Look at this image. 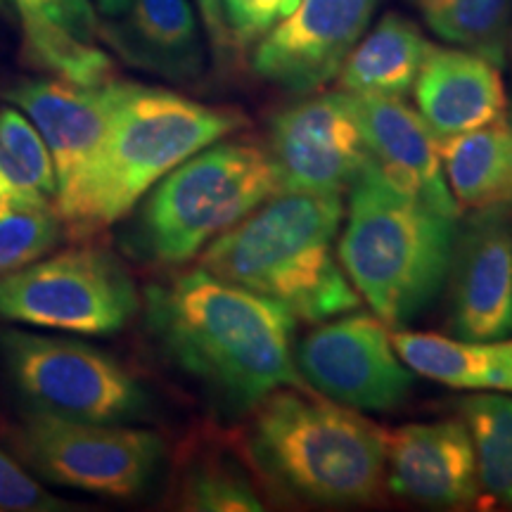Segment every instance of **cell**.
Returning <instances> with one entry per match:
<instances>
[{"label": "cell", "instance_id": "cell-1", "mask_svg": "<svg viewBox=\"0 0 512 512\" xmlns=\"http://www.w3.org/2000/svg\"><path fill=\"white\" fill-rule=\"evenodd\" d=\"M145 323L169 361L223 411L252 413L275 389L304 387L294 363V313L204 268L150 287Z\"/></svg>", "mask_w": 512, "mask_h": 512}, {"label": "cell", "instance_id": "cell-2", "mask_svg": "<svg viewBox=\"0 0 512 512\" xmlns=\"http://www.w3.org/2000/svg\"><path fill=\"white\" fill-rule=\"evenodd\" d=\"M342 216V195L280 192L211 240L200 268L325 323L361 304L335 252Z\"/></svg>", "mask_w": 512, "mask_h": 512}, {"label": "cell", "instance_id": "cell-3", "mask_svg": "<svg viewBox=\"0 0 512 512\" xmlns=\"http://www.w3.org/2000/svg\"><path fill=\"white\" fill-rule=\"evenodd\" d=\"M245 124L238 110L114 79L107 136L76 190L57 204V214L83 233L112 226L185 159Z\"/></svg>", "mask_w": 512, "mask_h": 512}, {"label": "cell", "instance_id": "cell-4", "mask_svg": "<svg viewBox=\"0 0 512 512\" xmlns=\"http://www.w3.org/2000/svg\"><path fill=\"white\" fill-rule=\"evenodd\" d=\"M456 233L458 216L418 200L368 157L349 188L337 259L375 316L401 328L444 287Z\"/></svg>", "mask_w": 512, "mask_h": 512}, {"label": "cell", "instance_id": "cell-5", "mask_svg": "<svg viewBox=\"0 0 512 512\" xmlns=\"http://www.w3.org/2000/svg\"><path fill=\"white\" fill-rule=\"evenodd\" d=\"M247 453L285 494L320 505H363L384 489V432L337 401L275 389L252 411Z\"/></svg>", "mask_w": 512, "mask_h": 512}, {"label": "cell", "instance_id": "cell-6", "mask_svg": "<svg viewBox=\"0 0 512 512\" xmlns=\"http://www.w3.org/2000/svg\"><path fill=\"white\" fill-rule=\"evenodd\" d=\"M280 192L266 147L216 140L147 192L133 242L147 259L183 264Z\"/></svg>", "mask_w": 512, "mask_h": 512}, {"label": "cell", "instance_id": "cell-7", "mask_svg": "<svg viewBox=\"0 0 512 512\" xmlns=\"http://www.w3.org/2000/svg\"><path fill=\"white\" fill-rule=\"evenodd\" d=\"M138 306L131 275L105 249H69L0 275V320L38 330L114 335Z\"/></svg>", "mask_w": 512, "mask_h": 512}, {"label": "cell", "instance_id": "cell-8", "mask_svg": "<svg viewBox=\"0 0 512 512\" xmlns=\"http://www.w3.org/2000/svg\"><path fill=\"white\" fill-rule=\"evenodd\" d=\"M0 349L31 411L91 422H128L147 413L140 382L100 349L24 330H5Z\"/></svg>", "mask_w": 512, "mask_h": 512}, {"label": "cell", "instance_id": "cell-9", "mask_svg": "<svg viewBox=\"0 0 512 512\" xmlns=\"http://www.w3.org/2000/svg\"><path fill=\"white\" fill-rule=\"evenodd\" d=\"M19 444L48 482L107 498L143 494L164 456L155 432L38 411L24 420Z\"/></svg>", "mask_w": 512, "mask_h": 512}, {"label": "cell", "instance_id": "cell-10", "mask_svg": "<svg viewBox=\"0 0 512 512\" xmlns=\"http://www.w3.org/2000/svg\"><path fill=\"white\" fill-rule=\"evenodd\" d=\"M294 363L309 387L349 408L392 411L413 389V370L396 354L387 323L368 313L320 325L294 349Z\"/></svg>", "mask_w": 512, "mask_h": 512}, {"label": "cell", "instance_id": "cell-11", "mask_svg": "<svg viewBox=\"0 0 512 512\" xmlns=\"http://www.w3.org/2000/svg\"><path fill=\"white\" fill-rule=\"evenodd\" d=\"M266 152L283 192L342 195L370 157L354 95L323 93L280 110Z\"/></svg>", "mask_w": 512, "mask_h": 512}, {"label": "cell", "instance_id": "cell-12", "mask_svg": "<svg viewBox=\"0 0 512 512\" xmlns=\"http://www.w3.org/2000/svg\"><path fill=\"white\" fill-rule=\"evenodd\" d=\"M448 266V328L460 339L512 335V207L470 209Z\"/></svg>", "mask_w": 512, "mask_h": 512}, {"label": "cell", "instance_id": "cell-13", "mask_svg": "<svg viewBox=\"0 0 512 512\" xmlns=\"http://www.w3.org/2000/svg\"><path fill=\"white\" fill-rule=\"evenodd\" d=\"M380 0H299L297 10L256 43L254 72L309 95L335 79L370 27Z\"/></svg>", "mask_w": 512, "mask_h": 512}, {"label": "cell", "instance_id": "cell-14", "mask_svg": "<svg viewBox=\"0 0 512 512\" xmlns=\"http://www.w3.org/2000/svg\"><path fill=\"white\" fill-rule=\"evenodd\" d=\"M8 105L27 117L55 166V209L81 183L107 136L114 107V79L102 86H79L62 79H19L3 91Z\"/></svg>", "mask_w": 512, "mask_h": 512}, {"label": "cell", "instance_id": "cell-15", "mask_svg": "<svg viewBox=\"0 0 512 512\" xmlns=\"http://www.w3.org/2000/svg\"><path fill=\"white\" fill-rule=\"evenodd\" d=\"M384 484L399 498L430 508L477 503L482 489L465 422H411L384 432Z\"/></svg>", "mask_w": 512, "mask_h": 512}, {"label": "cell", "instance_id": "cell-16", "mask_svg": "<svg viewBox=\"0 0 512 512\" xmlns=\"http://www.w3.org/2000/svg\"><path fill=\"white\" fill-rule=\"evenodd\" d=\"M498 64L467 48L434 46L413 83L418 114L444 140L508 119Z\"/></svg>", "mask_w": 512, "mask_h": 512}, {"label": "cell", "instance_id": "cell-17", "mask_svg": "<svg viewBox=\"0 0 512 512\" xmlns=\"http://www.w3.org/2000/svg\"><path fill=\"white\" fill-rule=\"evenodd\" d=\"M370 157L401 188L448 216H460L448 188L439 143L430 126L401 98L354 95Z\"/></svg>", "mask_w": 512, "mask_h": 512}, {"label": "cell", "instance_id": "cell-18", "mask_svg": "<svg viewBox=\"0 0 512 512\" xmlns=\"http://www.w3.org/2000/svg\"><path fill=\"white\" fill-rule=\"evenodd\" d=\"M100 36L133 67L169 81H190L204 69L202 31L190 0H131L121 17L100 24Z\"/></svg>", "mask_w": 512, "mask_h": 512}, {"label": "cell", "instance_id": "cell-19", "mask_svg": "<svg viewBox=\"0 0 512 512\" xmlns=\"http://www.w3.org/2000/svg\"><path fill=\"white\" fill-rule=\"evenodd\" d=\"M434 46L420 27L399 12H387L351 48L337 72L339 91L375 98H403L413 91Z\"/></svg>", "mask_w": 512, "mask_h": 512}, {"label": "cell", "instance_id": "cell-20", "mask_svg": "<svg viewBox=\"0 0 512 512\" xmlns=\"http://www.w3.org/2000/svg\"><path fill=\"white\" fill-rule=\"evenodd\" d=\"M396 354L413 373L451 389L512 394V342L394 332Z\"/></svg>", "mask_w": 512, "mask_h": 512}, {"label": "cell", "instance_id": "cell-21", "mask_svg": "<svg viewBox=\"0 0 512 512\" xmlns=\"http://www.w3.org/2000/svg\"><path fill=\"white\" fill-rule=\"evenodd\" d=\"M439 143V157L453 200L465 209L512 200L510 117Z\"/></svg>", "mask_w": 512, "mask_h": 512}, {"label": "cell", "instance_id": "cell-22", "mask_svg": "<svg viewBox=\"0 0 512 512\" xmlns=\"http://www.w3.org/2000/svg\"><path fill=\"white\" fill-rule=\"evenodd\" d=\"M55 166L36 126L17 107L0 110V207L55 204Z\"/></svg>", "mask_w": 512, "mask_h": 512}, {"label": "cell", "instance_id": "cell-23", "mask_svg": "<svg viewBox=\"0 0 512 512\" xmlns=\"http://www.w3.org/2000/svg\"><path fill=\"white\" fill-rule=\"evenodd\" d=\"M434 34L484 55L498 67L512 38V0H413Z\"/></svg>", "mask_w": 512, "mask_h": 512}, {"label": "cell", "instance_id": "cell-24", "mask_svg": "<svg viewBox=\"0 0 512 512\" xmlns=\"http://www.w3.org/2000/svg\"><path fill=\"white\" fill-rule=\"evenodd\" d=\"M458 411L475 446L479 489L512 505V399L503 394L467 396Z\"/></svg>", "mask_w": 512, "mask_h": 512}, {"label": "cell", "instance_id": "cell-25", "mask_svg": "<svg viewBox=\"0 0 512 512\" xmlns=\"http://www.w3.org/2000/svg\"><path fill=\"white\" fill-rule=\"evenodd\" d=\"M55 204H8L0 207V275L46 256L60 240Z\"/></svg>", "mask_w": 512, "mask_h": 512}, {"label": "cell", "instance_id": "cell-26", "mask_svg": "<svg viewBox=\"0 0 512 512\" xmlns=\"http://www.w3.org/2000/svg\"><path fill=\"white\" fill-rule=\"evenodd\" d=\"M181 508L197 512L264 510L252 479L238 465L209 460L192 467L181 486Z\"/></svg>", "mask_w": 512, "mask_h": 512}, {"label": "cell", "instance_id": "cell-27", "mask_svg": "<svg viewBox=\"0 0 512 512\" xmlns=\"http://www.w3.org/2000/svg\"><path fill=\"white\" fill-rule=\"evenodd\" d=\"M19 12L22 31L57 29L79 41L95 43L100 19L93 0H12Z\"/></svg>", "mask_w": 512, "mask_h": 512}, {"label": "cell", "instance_id": "cell-28", "mask_svg": "<svg viewBox=\"0 0 512 512\" xmlns=\"http://www.w3.org/2000/svg\"><path fill=\"white\" fill-rule=\"evenodd\" d=\"M299 0H221L223 19L238 48L256 46L297 10Z\"/></svg>", "mask_w": 512, "mask_h": 512}, {"label": "cell", "instance_id": "cell-29", "mask_svg": "<svg viewBox=\"0 0 512 512\" xmlns=\"http://www.w3.org/2000/svg\"><path fill=\"white\" fill-rule=\"evenodd\" d=\"M62 503L34 477L0 451V512H53Z\"/></svg>", "mask_w": 512, "mask_h": 512}, {"label": "cell", "instance_id": "cell-30", "mask_svg": "<svg viewBox=\"0 0 512 512\" xmlns=\"http://www.w3.org/2000/svg\"><path fill=\"white\" fill-rule=\"evenodd\" d=\"M197 10H200L204 31H207V38L211 43V50H214L216 57L223 60V57L233 53L235 43L230 38V31L226 27V19H223V8L221 0H195Z\"/></svg>", "mask_w": 512, "mask_h": 512}, {"label": "cell", "instance_id": "cell-31", "mask_svg": "<svg viewBox=\"0 0 512 512\" xmlns=\"http://www.w3.org/2000/svg\"><path fill=\"white\" fill-rule=\"evenodd\" d=\"M93 5L100 15H105L107 19H114L124 15L128 5H131V0H93Z\"/></svg>", "mask_w": 512, "mask_h": 512}, {"label": "cell", "instance_id": "cell-32", "mask_svg": "<svg viewBox=\"0 0 512 512\" xmlns=\"http://www.w3.org/2000/svg\"><path fill=\"white\" fill-rule=\"evenodd\" d=\"M508 117H510V121H512V112H510V114H508ZM510 207H512V200H510Z\"/></svg>", "mask_w": 512, "mask_h": 512}, {"label": "cell", "instance_id": "cell-33", "mask_svg": "<svg viewBox=\"0 0 512 512\" xmlns=\"http://www.w3.org/2000/svg\"><path fill=\"white\" fill-rule=\"evenodd\" d=\"M510 41H512V38H510Z\"/></svg>", "mask_w": 512, "mask_h": 512}]
</instances>
